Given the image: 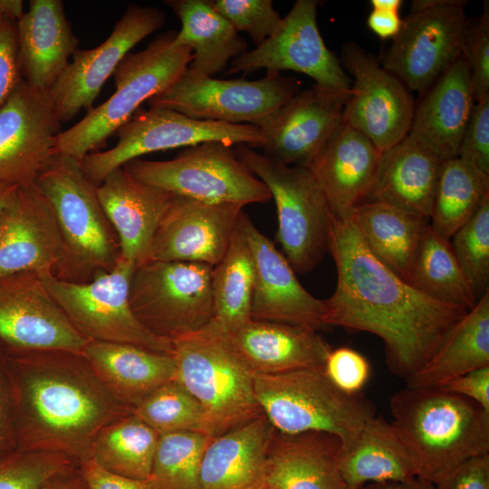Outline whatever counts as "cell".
Instances as JSON below:
<instances>
[{
	"label": "cell",
	"mask_w": 489,
	"mask_h": 489,
	"mask_svg": "<svg viewBox=\"0 0 489 489\" xmlns=\"http://www.w3.org/2000/svg\"><path fill=\"white\" fill-rule=\"evenodd\" d=\"M327 251L337 284L323 300L325 326L378 336L389 370L399 378L408 380L417 372L467 312L420 292L379 262L350 216L331 213Z\"/></svg>",
	"instance_id": "cell-1"
},
{
	"label": "cell",
	"mask_w": 489,
	"mask_h": 489,
	"mask_svg": "<svg viewBox=\"0 0 489 489\" xmlns=\"http://www.w3.org/2000/svg\"><path fill=\"white\" fill-rule=\"evenodd\" d=\"M16 449L88 459L96 435L132 412L93 374L82 354L7 351Z\"/></svg>",
	"instance_id": "cell-2"
},
{
	"label": "cell",
	"mask_w": 489,
	"mask_h": 489,
	"mask_svg": "<svg viewBox=\"0 0 489 489\" xmlns=\"http://www.w3.org/2000/svg\"><path fill=\"white\" fill-rule=\"evenodd\" d=\"M391 422L417 477L436 484L465 461L489 454V412L438 387L409 388L389 400Z\"/></svg>",
	"instance_id": "cell-3"
},
{
	"label": "cell",
	"mask_w": 489,
	"mask_h": 489,
	"mask_svg": "<svg viewBox=\"0 0 489 489\" xmlns=\"http://www.w3.org/2000/svg\"><path fill=\"white\" fill-rule=\"evenodd\" d=\"M49 202L62 238L54 275L71 283H88L110 271L120 258L117 235L97 195V186L81 163L55 154L34 183Z\"/></svg>",
	"instance_id": "cell-4"
},
{
	"label": "cell",
	"mask_w": 489,
	"mask_h": 489,
	"mask_svg": "<svg viewBox=\"0 0 489 489\" xmlns=\"http://www.w3.org/2000/svg\"><path fill=\"white\" fill-rule=\"evenodd\" d=\"M177 33L159 34L144 50L128 53L113 73L115 91L57 135L53 155H66L81 163L88 154L103 147L144 101L173 84L193 58L190 48L174 44Z\"/></svg>",
	"instance_id": "cell-5"
},
{
	"label": "cell",
	"mask_w": 489,
	"mask_h": 489,
	"mask_svg": "<svg viewBox=\"0 0 489 489\" xmlns=\"http://www.w3.org/2000/svg\"><path fill=\"white\" fill-rule=\"evenodd\" d=\"M172 341L174 379L200 405L203 433L216 437L264 416L254 372L227 339L199 331Z\"/></svg>",
	"instance_id": "cell-6"
},
{
	"label": "cell",
	"mask_w": 489,
	"mask_h": 489,
	"mask_svg": "<svg viewBox=\"0 0 489 489\" xmlns=\"http://www.w3.org/2000/svg\"><path fill=\"white\" fill-rule=\"evenodd\" d=\"M254 389L264 415L276 431L333 434L341 440L342 451L377 416L376 408L368 398L362 393L341 391L323 369L254 373Z\"/></svg>",
	"instance_id": "cell-7"
},
{
	"label": "cell",
	"mask_w": 489,
	"mask_h": 489,
	"mask_svg": "<svg viewBox=\"0 0 489 489\" xmlns=\"http://www.w3.org/2000/svg\"><path fill=\"white\" fill-rule=\"evenodd\" d=\"M135 179L177 196L244 206L272 197L266 185L237 157L234 146L207 141L181 150L173 159H132L122 166Z\"/></svg>",
	"instance_id": "cell-8"
},
{
	"label": "cell",
	"mask_w": 489,
	"mask_h": 489,
	"mask_svg": "<svg viewBox=\"0 0 489 489\" xmlns=\"http://www.w3.org/2000/svg\"><path fill=\"white\" fill-rule=\"evenodd\" d=\"M239 159L268 187L273 198L277 241L297 273L311 272L328 245L331 210L310 172L273 162L246 144L234 146Z\"/></svg>",
	"instance_id": "cell-9"
},
{
	"label": "cell",
	"mask_w": 489,
	"mask_h": 489,
	"mask_svg": "<svg viewBox=\"0 0 489 489\" xmlns=\"http://www.w3.org/2000/svg\"><path fill=\"white\" fill-rule=\"evenodd\" d=\"M136 266L120 256L109 272L88 283L41 275L48 292L73 327L88 340L128 343L173 354V341L146 328L133 312L129 289Z\"/></svg>",
	"instance_id": "cell-10"
},
{
	"label": "cell",
	"mask_w": 489,
	"mask_h": 489,
	"mask_svg": "<svg viewBox=\"0 0 489 489\" xmlns=\"http://www.w3.org/2000/svg\"><path fill=\"white\" fill-rule=\"evenodd\" d=\"M116 145L88 154L81 162L86 177L99 186L114 169L148 153L187 148L207 141L262 147L261 129L251 124L197 120L173 110L149 107L136 113L116 132Z\"/></svg>",
	"instance_id": "cell-11"
},
{
	"label": "cell",
	"mask_w": 489,
	"mask_h": 489,
	"mask_svg": "<svg viewBox=\"0 0 489 489\" xmlns=\"http://www.w3.org/2000/svg\"><path fill=\"white\" fill-rule=\"evenodd\" d=\"M213 266L150 261L136 268L129 303L139 321L171 340L203 330L213 315Z\"/></svg>",
	"instance_id": "cell-12"
},
{
	"label": "cell",
	"mask_w": 489,
	"mask_h": 489,
	"mask_svg": "<svg viewBox=\"0 0 489 489\" xmlns=\"http://www.w3.org/2000/svg\"><path fill=\"white\" fill-rule=\"evenodd\" d=\"M466 2L416 0L381 65L409 90L425 93L461 56Z\"/></svg>",
	"instance_id": "cell-13"
},
{
	"label": "cell",
	"mask_w": 489,
	"mask_h": 489,
	"mask_svg": "<svg viewBox=\"0 0 489 489\" xmlns=\"http://www.w3.org/2000/svg\"><path fill=\"white\" fill-rule=\"evenodd\" d=\"M300 91V82L268 71L265 77L219 80L192 77L186 71L149 107L176 110L197 120L258 126Z\"/></svg>",
	"instance_id": "cell-14"
},
{
	"label": "cell",
	"mask_w": 489,
	"mask_h": 489,
	"mask_svg": "<svg viewBox=\"0 0 489 489\" xmlns=\"http://www.w3.org/2000/svg\"><path fill=\"white\" fill-rule=\"evenodd\" d=\"M318 5L316 0L295 1L276 31L234 59L225 74L294 71L312 78L324 90L348 96L351 79L324 43L317 24Z\"/></svg>",
	"instance_id": "cell-15"
},
{
	"label": "cell",
	"mask_w": 489,
	"mask_h": 489,
	"mask_svg": "<svg viewBox=\"0 0 489 489\" xmlns=\"http://www.w3.org/2000/svg\"><path fill=\"white\" fill-rule=\"evenodd\" d=\"M339 60L344 71L353 76L342 121L381 151L391 148L409 132L415 111L409 91L355 43L342 47Z\"/></svg>",
	"instance_id": "cell-16"
},
{
	"label": "cell",
	"mask_w": 489,
	"mask_h": 489,
	"mask_svg": "<svg viewBox=\"0 0 489 489\" xmlns=\"http://www.w3.org/2000/svg\"><path fill=\"white\" fill-rule=\"evenodd\" d=\"M88 341L39 274L21 272L0 277V344L5 350L83 354Z\"/></svg>",
	"instance_id": "cell-17"
},
{
	"label": "cell",
	"mask_w": 489,
	"mask_h": 489,
	"mask_svg": "<svg viewBox=\"0 0 489 489\" xmlns=\"http://www.w3.org/2000/svg\"><path fill=\"white\" fill-rule=\"evenodd\" d=\"M166 14L154 6L129 5L109 37L92 49H79L50 89L58 120L62 124L92 104L120 62L144 38L162 28Z\"/></svg>",
	"instance_id": "cell-18"
},
{
	"label": "cell",
	"mask_w": 489,
	"mask_h": 489,
	"mask_svg": "<svg viewBox=\"0 0 489 489\" xmlns=\"http://www.w3.org/2000/svg\"><path fill=\"white\" fill-rule=\"evenodd\" d=\"M62 131L50 91L24 80L0 108V183L33 185Z\"/></svg>",
	"instance_id": "cell-19"
},
{
	"label": "cell",
	"mask_w": 489,
	"mask_h": 489,
	"mask_svg": "<svg viewBox=\"0 0 489 489\" xmlns=\"http://www.w3.org/2000/svg\"><path fill=\"white\" fill-rule=\"evenodd\" d=\"M347 95L317 85L300 91L257 127L269 160L307 168L342 122Z\"/></svg>",
	"instance_id": "cell-20"
},
{
	"label": "cell",
	"mask_w": 489,
	"mask_h": 489,
	"mask_svg": "<svg viewBox=\"0 0 489 489\" xmlns=\"http://www.w3.org/2000/svg\"><path fill=\"white\" fill-rule=\"evenodd\" d=\"M237 226L248 243L254 261L252 319L298 325L317 331L325 328L323 300L312 296L300 283L283 254L257 229L244 210Z\"/></svg>",
	"instance_id": "cell-21"
},
{
	"label": "cell",
	"mask_w": 489,
	"mask_h": 489,
	"mask_svg": "<svg viewBox=\"0 0 489 489\" xmlns=\"http://www.w3.org/2000/svg\"><path fill=\"white\" fill-rule=\"evenodd\" d=\"M243 206L176 196L155 233L150 261L205 264L224 257Z\"/></svg>",
	"instance_id": "cell-22"
},
{
	"label": "cell",
	"mask_w": 489,
	"mask_h": 489,
	"mask_svg": "<svg viewBox=\"0 0 489 489\" xmlns=\"http://www.w3.org/2000/svg\"><path fill=\"white\" fill-rule=\"evenodd\" d=\"M62 238L53 211L34 184L17 187L0 218V277L54 275Z\"/></svg>",
	"instance_id": "cell-23"
},
{
	"label": "cell",
	"mask_w": 489,
	"mask_h": 489,
	"mask_svg": "<svg viewBox=\"0 0 489 489\" xmlns=\"http://www.w3.org/2000/svg\"><path fill=\"white\" fill-rule=\"evenodd\" d=\"M381 154L369 138L342 121L305 168L334 216L348 217L367 201Z\"/></svg>",
	"instance_id": "cell-24"
},
{
	"label": "cell",
	"mask_w": 489,
	"mask_h": 489,
	"mask_svg": "<svg viewBox=\"0 0 489 489\" xmlns=\"http://www.w3.org/2000/svg\"><path fill=\"white\" fill-rule=\"evenodd\" d=\"M97 195L117 235L120 256L136 268L150 262L155 233L177 195L135 179L122 167L97 186Z\"/></svg>",
	"instance_id": "cell-25"
},
{
	"label": "cell",
	"mask_w": 489,
	"mask_h": 489,
	"mask_svg": "<svg viewBox=\"0 0 489 489\" xmlns=\"http://www.w3.org/2000/svg\"><path fill=\"white\" fill-rule=\"evenodd\" d=\"M341 440L326 432H273L265 461L264 489H336L342 481Z\"/></svg>",
	"instance_id": "cell-26"
},
{
	"label": "cell",
	"mask_w": 489,
	"mask_h": 489,
	"mask_svg": "<svg viewBox=\"0 0 489 489\" xmlns=\"http://www.w3.org/2000/svg\"><path fill=\"white\" fill-rule=\"evenodd\" d=\"M18 56L23 79L50 91L79 50L61 0H30L16 21Z\"/></svg>",
	"instance_id": "cell-27"
},
{
	"label": "cell",
	"mask_w": 489,
	"mask_h": 489,
	"mask_svg": "<svg viewBox=\"0 0 489 489\" xmlns=\"http://www.w3.org/2000/svg\"><path fill=\"white\" fill-rule=\"evenodd\" d=\"M227 340L249 369L259 374L323 369L332 349L317 331L253 319Z\"/></svg>",
	"instance_id": "cell-28"
},
{
	"label": "cell",
	"mask_w": 489,
	"mask_h": 489,
	"mask_svg": "<svg viewBox=\"0 0 489 489\" xmlns=\"http://www.w3.org/2000/svg\"><path fill=\"white\" fill-rule=\"evenodd\" d=\"M474 103L471 73L460 56L415 109L408 134L443 160L456 158Z\"/></svg>",
	"instance_id": "cell-29"
},
{
	"label": "cell",
	"mask_w": 489,
	"mask_h": 489,
	"mask_svg": "<svg viewBox=\"0 0 489 489\" xmlns=\"http://www.w3.org/2000/svg\"><path fill=\"white\" fill-rule=\"evenodd\" d=\"M443 161L408 134L382 151L367 201L388 204L429 219Z\"/></svg>",
	"instance_id": "cell-30"
},
{
	"label": "cell",
	"mask_w": 489,
	"mask_h": 489,
	"mask_svg": "<svg viewBox=\"0 0 489 489\" xmlns=\"http://www.w3.org/2000/svg\"><path fill=\"white\" fill-rule=\"evenodd\" d=\"M82 355L107 391L132 409L156 388L174 379L173 354L128 343L89 340Z\"/></svg>",
	"instance_id": "cell-31"
},
{
	"label": "cell",
	"mask_w": 489,
	"mask_h": 489,
	"mask_svg": "<svg viewBox=\"0 0 489 489\" xmlns=\"http://www.w3.org/2000/svg\"><path fill=\"white\" fill-rule=\"evenodd\" d=\"M273 430L264 415L214 437L203 455L199 489H259Z\"/></svg>",
	"instance_id": "cell-32"
},
{
	"label": "cell",
	"mask_w": 489,
	"mask_h": 489,
	"mask_svg": "<svg viewBox=\"0 0 489 489\" xmlns=\"http://www.w3.org/2000/svg\"><path fill=\"white\" fill-rule=\"evenodd\" d=\"M181 23L176 46L192 51L186 72L196 78L213 77L226 70L230 60L247 52V43L209 0H167Z\"/></svg>",
	"instance_id": "cell-33"
},
{
	"label": "cell",
	"mask_w": 489,
	"mask_h": 489,
	"mask_svg": "<svg viewBox=\"0 0 489 489\" xmlns=\"http://www.w3.org/2000/svg\"><path fill=\"white\" fill-rule=\"evenodd\" d=\"M350 216L371 254L408 283L429 219L376 201L363 202Z\"/></svg>",
	"instance_id": "cell-34"
},
{
	"label": "cell",
	"mask_w": 489,
	"mask_h": 489,
	"mask_svg": "<svg viewBox=\"0 0 489 489\" xmlns=\"http://www.w3.org/2000/svg\"><path fill=\"white\" fill-rule=\"evenodd\" d=\"M484 367H489V289L455 323L430 360L407 380V387H437Z\"/></svg>",
	"instance_id": "cell-35"
},
{
	"label": "cell",
	"mask_w": 489,
	"mask_h": 489,
	"mask_svg": "<svg viewBox=\"0 0 489 489\" xmlns=\"http://www.w3.org/2000/svg\"><path fill=\"white\" fill-rule=\"evenodd\" d=\"M344 484L360 489L371 483L408 481L417 476L413 463L391 423L370 419L339 464Z\"/></svg>",
	"instance_id": "cell-36"
},
{
	"label": "cell",
	"mask_w": 489,
	"mask_h": 489,
	"mask_svg": "<svg viewBox=\"0 0 489 489\" xmlns=\"http://www.w3.org/2000/svg\"><path fill=\"white\" fill-rule=\"evenodd\" d=\"M254 282L252 253L236 225L224 257L213 269V315L201 331L228 339L249 322Z\"/></svg>",
	"instance_id": "cell-37"
},
{
	"label": "cell",
	"mask_w": 489,
	"mask_h": 489,
	"mask_svg": "<svg viewBox=\"0 0 489 489\" xmlns=\"http://www.w3.org/2000/svg\"><path fill=\"white\" fill-rule=\"evenodd\" d=\"M159 434L132 412L96 435L88 459L103 469L132 479L151 475Z\"/></svg>",
	"instance_id": "cell-38"
},
{
	"label": "cell",
	"mask_w": 489,
	"mask_h": 489,
	"mask_svg": "<svg viewBox=\"0 0 489 489\" xmlns=\"http://www.w3.org/2000/svg\"><path fill=\"white\" fill-rule=\"evenodd\" d=\"M487 197L489 176L458 157L444 160L429 218L431 227L450 240Z\"/></svg>",
	"instance_id": "cell-39"
},
{
	"label": "cell",
	"mask_w": 489,
	"mask_h": 489,
	"mask_svg": "<svg viewBox=\"0 0 489 489\" xmlns=\"http://www.w3.org/2000/svg\"><path fill=\"white\" fill-rule=\"evenodd\" d=\"M436 301L471 310L477 299L463 273L450 241L427 225L408 282Z\"/></svg>",
	"instance_id": "cell-40"
},
{
	"label": "cell",
	"mask_w": 489,
	"mask_h": 489,
	"mask_svg": "<svg viewBox=\"0 0 489 489\" xmlns=\"http://www.w3.org/2000/svg\"><path fill=\"white\" fill-rule=\"evenodd\" d=\"M214 437L199 431L161 434L150 477L159 489H199L200 465Z\"/></svg>",
	"instance_id": "cell-41"
},
{
	"label": "cell",
	"mask_w": 489,
	"mask_h": 489,
	"mask_svg": "<svg viewBox=\"0 0 489 489\" xmlns=\"http://www.w3.org/2000/svg\"><path fill=\"white\" fill-rule=\"evenodd\" d=\"M132 413L158 434L203 432V411L196 398L177 381L170 380L142 399Z\"/></svg>",
	"instance_id": "cell-42"
},
{
	"label": "cell",
	"mask_w": 489,
	"mask_h": 489,
	"mask_svg": "<svg viewBox=\"0 0 489 489\" xmlns=\"http://www.w3.org/2000/svg\"><path fill=\"white\" fill-rule=\"evenodd\" d=\"M449 241L478 300L489 289V197Z\"/></svg>",
	"instance_id": "cell-43"
},
{
	"label": "cell",
	"mask_w": 489,
	"mask_h": 489,
	"mask_svg": "<svg viewBox=\"0 0 489 489\" xmlns=\"http://www.w3.org/2000/svg\"><path fill=\"white\" fill-rule=\"evenodd\" d=\"M57 452L19 450L0 456V489H41L56 476L76 468Z\"/></svg>",
	"instance_id": "cell-44"
},
{
	"label": "cell",
	"mask_w": 489,
	"mask_h": 489,
	"mask_svg": "<svg viewBox=\"0 0 489 489\" xmlns=\"http://www.w3.org/2000/svg\"><path fill=\"white\" fill-rule=\"evenodd\" d=\"M211 6L239 33L245 32L256 46L278 28L282 18L272 0H209Z\"/></svg>",
	"instance_id": "cell-45"
},
{
	"label": "cell",
	"mask_w": 489,
	"mask_h": 489,
	"mask_svg": "<svg viewBox=\"0 0 489 489\" xmlns=\"http://www.w3.org/2000/svg\"><path fill=\"white\" fill-rule=\"evenodd\" d=\"M461 56L466 62L472 80L475 101L489 95V5L476 22L467 24Z\"/></svg>",
	"instance_id": "cell-46"
},
{
	"label": "cell",
	"mask_w": 489,
	"mask_h": 489,
	"mask_svg": "<svg viewBox=\"0 0 489 489\" xmlns=\"http://www.w3.org/2000/svg\"><path fill=\"white\" fill-rule=\"evenodd\" d=\"M457 157L489 176V95L475 101Z\"/></svg>",
	"instance_id": "cell-47"
},
{
	"label": "cell",
	"mask_w": 489,
	"mask_h": 489,
	"mask_svg": "<svg viewBox=\"0 0 489 489\" xmlns=\"http://www.w3.org/2000/svg\"><path fill=\"white\" fill-rule=\"evenodd\" d=\"M328 379L348 394L362 393L370 377V364L359 351L349 347L331 349L323 368Z\"/></svg>",
	"instance_id": "cell-48"
},
{
	"label": "cell",
	"mask_w": 489,
	"mask_h": 489,
	"mask_svg": "<svg viewBox=\"0 0 489 489\" xmlns=\"http://www.w3.org/2000/svg\"><path fill=\"white\" fill-rule=\"evenodd\" d=\"M16 21L0 15V108L23 81Z\"/></svg>",
	"instance_id": "cell-49"
},
{
	"label": "cell",
	"mask_w": 489,
	"mask_h": 489,
	"mask_svg": "<svg viewBox=\"0 0 489 489\" xmlns=\"http://www.w3.org/2000/svg\"><path fill=\"white\" fill-rule=\"evenodd\" d=\"M434 485L435 489H489V454L465 461Z\"/></svg>",
	"instance_id": "cell-50"
},
{
	"label": "cell",
	"mask_w": 489,
	"mask_h": 489,
	"mask_svg": "<svg viewBox=\"0 0 489 489\" xmlns=\"http://www.w3.org/2000/svg\"><path fill=\"white\" fill-rule=\"evenodd\" d=\"M14 398L8 372L7 353L0 344V456L16 449Z\"/></svg>",
	"instance_id": "cell-51"
},
{
	"label": "cell",
	"mask_w": 489,
	"mask_h": 489,
	"mask_svg": "<svg viewBox=\"0 0 489 489\" xmlns=\"http://www.w3.org/2000/svg\"><path fill=\"white\" fill-rule=\"evenodd\" d=\"M80 473L88 489H159L151 478L132 479L109 472L91 459L79 463Z\"/></svg>",
	"instance_id": "cell-52"
},
{
	"label": "cell",
	"mask_w": 489,
	"mask_h": 489,
	"mask_svg": "<svg viewBox=\"0 0 489 489\" xmlns=\"http://www.w3.org/2000/svg\"><path fill=\"white\" fill-rule=\"evenodd\" d=\"M437 387L468 398L489 412V367L460 375Z\"/></svg>",
	"instance_id": "cell-53"
},
{
	"label": "cell",
	"mask_w": 489,
	"mask_h": 489,
	"mask_svg": "<svg viewBox=\"0 0 489 489\" xmlns=\"http://www.w3.org/2000/svg\"><path fill=\"white\" fill-rule=\"evenodd\" d=\"M367 23L369 28L381 39H393L401 28L402 19L399 12L372 9Z\"/></svg>",
	"instance_id": "cell-54"
},
{
	"label": "cell",
	"mask_w": 489,
	"mask_h": 489,
	"mask_svg": "<svg viewBox=\"0 0 489 489\" xmlns=\"http://www.w3.org/2000/svg\"><path fill=\"white\" fill-rule=\"evenodd\" d=\"M41 489H88L80 473L79 466L60 475L44 484Z\"/></svg>",
	"instance_id": "cell-55"
},
{
	"label": "cell",
	"mask_w": 489,
	"mask_h": 489,
	"mask_svg": "<svg viewBox=\"0 0 489 489\" xmlns=\"http://www.w3.org/2000/svg\"><path fill=\"white\" fill-rule=\"evenodd\" d=\"M360 489H435V485L429 481L416 477L408 481L371 483Z\"/></svg>",
	"instance_id": "cell-56"
},
{
	"label": "cell",
	"mask_w": 489,
	"mask_h": 489,
	"mask_svg": "<svg viewBox=\"0 0 489 489\" xmlns=\"http://www.w3.org/2000/svg\"><path fill=\"white\" fill-rule=\"evenodd\" d=\"M24 13L22 0H0V15L17 21Z\"/></svg>",
	"instance_id": "cell-57"
},
{
	"label": "cell",
	"mask_w": 489,
	"mask_h": 489,
	"mask_svg": "<svg viewBox=\"0 0 489 489\" xmlns=\"http://www.w3.org/2000/svg\"><path fill=\"white\" fill-rule=\"evenodd\" d=\"M18 187L0 183V218Z\"/></svg>",
	"instance_id": "cell-58"
},
{
	"label": "cell",
	"mask_w": 489,
	"mask_h": 489,
	"mask_svg": "<svg viewBox=\"0 0 489 489\" xmlns=\"http://www.w3.org/2000/svg\"><path fill=\"white\" fill-rule=\"evenodd\" d=\"M372 9L389 10L399 12L401 0H371Z\"/></svg>",
	"instance_id": "cell-59"
},
{
	"label": "cell",
	"mask_w": 489,
	"mask_h": 489,
	"mask_svg": "<svg viewBox=\"0 0 489 489\" xmlns=\"http://www.w3.org/2000/svg\"><path fill=\"white\" fill-rule=\"evenodd\" d=\"M336 489H357V488L349 486L341 481Z\"/></svg>",
	"instance_id": "cell-60"
},
{
	"label": "cell",
	"mask_w": 489,
	"mask_h": 489,
	"mask_svg": "<svg viewBox=\"0 0 489 489\" xmlns=\"http://www.w3.org/2000/svg\"><path fill=\"white\" fill-rule=\"evenodd\" d=\"M259 489H264V488L261 486Z\"/></svg>",
	"instance_id": "cell-61"
}]
</instances>
